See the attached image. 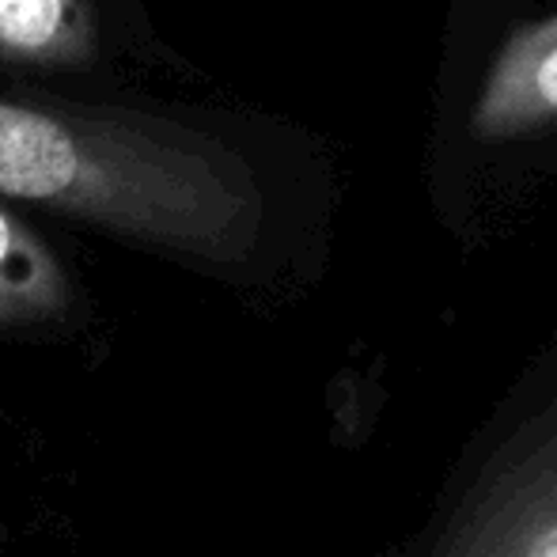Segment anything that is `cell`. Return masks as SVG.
<instances>
[{"instance_id":"obj_1","label":"cell","mask_w":557,"mask_h":557,"mask_svg":"<svg viewBox=\"0 0 557 557\" xmlns=\"http://www.w3.org/2000/svg\"><path fill=\"white\" fill-rule=\"evenodd\" d=\"M0 198L190 262L255 250L265 201L221 137L168 114L0 99Z\"/></svg>"},{"instance_id":"obj_2","label":"cell","mask_w":557,"mask_h":557,"mask_svg":"<svg viewBox=\"0 0 557 557\" xmlns=\"http://www.w3.org/2000/svg\"><path fill=\"white\" fill-rule=\"evenodd\" d=\"M387 557H557V342L493 398Z\"/></svg>"},{"instance_id":"obj_3","label":"cell","mask_w":557,"mask_h":557,"mask_svg":"<svg viewBox=\"0 0 557 557\" xmlns=\"http://www.w3.org/2000/svg\"><path fill=\"white\" fill-rule=\"evenodd\" d=\"M557 125V12L523 23L490 61L470 107V133L485 145L535 137Z\"/></svg>"},{"instance_id":"obj_4","label":"cell","mask_w":557,"mask_h":557,"mask_svg":"<svg viewBox=\"0 0 557 557\" xmlns=\"http://www.w3.org/2000/svg\"><path fill=\"white\" fill-rule=\"evenodd\" d=\"M99 58L91 0H0V69L84 73Z\"/></svg>"},{"instance_id":"obj_5","label":"cell","mask_w":557,"mask_h":557,"mask_svg":"<svg viewBox=\"0 0 557 557\" xmlns=\"http://www.w3.org/2000/svg\"><path fill=\"white\" fill-rule=\"evenodd\" d=\"M76 285L58 250L0 198V331H35L69 319Z\"/></svg>"}]
</instances>
